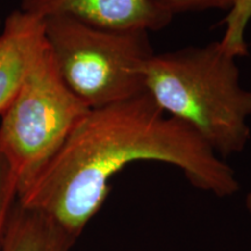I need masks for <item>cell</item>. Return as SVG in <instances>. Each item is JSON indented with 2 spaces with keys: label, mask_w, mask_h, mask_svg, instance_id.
Segmentation results:
<instances>
[{
  "label": "cell",
  "mask_w": 251,
  "mask_h": 251,
  "mask_svg": "<svg viewBox=\"0 0 251 251\" xmlns=\"http://www.w3.org/2000/svg\"><path fill=\"white\" fill-rule=\"evenodd\" d=\"M140 161L177 166L194 187L219 198L240 191L233 169L146 91L90 109L18 201L78 240L107 199L112 178Z\"/></svg>",
  "instance_id": "6da1fadb"
},
{
  "label": "cell",
  "mask_w": 251,
  "mask_h": 251,
  "mask_svg": "<svg viewBox=\"0 0 251 251\" xmlns=\"http://www.w3.org/2000/svg\"><path fill=\"white\" fill-rule=\"evenodd\" d=\"M236 59L214 41L153 54L146 68L153 101L222 159L242 152L251 135V91L241 85Z\"/></svg>",
  "instance_id": "7a4b0ae2"
},
{
  "label": "cell",
  "mask_w": 251,
  "mask_h": 251,
  "mask_svg": "<svg viewBox=\"0 0 251 251\" xmlns=\"http://www.w3.org/2000/svg\"><path fill=\"white\" fill-rule=\"evenodd\" d=\"M43 28L58 75L90 109L146 92V68L155 54L149 31L107 29L65 15L43 19Z\"/></svg>",
  "instance_id": "3957f363"
},
{
  "label": "cell",
  "mask_w": 251,
  "mask_h": 251,
  "mask_svg": "<svg viewBox=\"0 0 251 251\" xmlns=\"http://www.w3.org/2000/svg\"><path fill=\"white\" fill-rule=\"evenodd\" d=\"M89 111L62 80L46 41L0 115V151L17 178L19 196Z\"/></svg>",
  "instance_id": "277c9868"
},
{
  "label": "cell",
  "mask_w": 251,
  "mask_h": 251,
  "mask_svg": "<svg viewBox=\"0 0 251 251\" xmlns=\"http://www.w3.org/2000/svg\"><path fill=\"white\" fill-rule=\"evenodd\" d=\"M19 9L40 19L65 15L96 27L149 33L169 26L174 18L152 0H20Z\"/></svg>",
  "instance_id": "5b68a950"
},
{
  "label": "cell",
  "mask_w": 251,
  "mask_h": 251,
  "mask_svg": "<svg viewBox=\"0 0 251 251\" xmlns=\"http://www.w3.org/2000/svg\"><path fill=\"white\" fill-rule=\"evenodd\" d=\"M46 45L43 19L17 9L0 30V115L8 107Z\"/></svg>",
  "instance_id": "8992f818"
},
{
  "label": "cell",
  "mask_w": 251,
  "mask_h": 251,
  "mask_svg": "<svg viewBox=\"0 0 251 251\" xmlns=\"http://www.w3.org/2000/svg\"><path fill=\"white\" fill-rule=\"evenodd\" d=\"M76 242L47 216L17 201L0 251H70Z\"/></svg>",
  "instance_id": "52a82bcc"
},
{
  "label": "cell",
  "mask_w": 251,
  "mask_h": 251,
  "mask_svg": "<svg viewBox=\"0 0 251 251\" xmlns=\"http://www.w3.org/2000/svg\"><path fill=\"white\" fill-rule=\"evenodd\" d=\"M250 20L251 0H236L224 20L226 29L220 43L228 54L236 58L248 55L246 30Z\"/></svg>",
  "instance_id": "ba28073f"
},
{
  "label": "cell",
  "mask_w": 251,
  "mask_h": 251,
  "mask_svg": "<svg viewBox=\"0 0 251 251\" xmlns=\"http://www.w3.org/2000/svg\"><path fill=\"white\" fill-rule=\"evenodd\" d=\"M19 199V185L8 162L0 151V249L12 212Z\"/></svg>",
  "instance_id": "9c48e42d"
},
{
  "label": "cell",
  "mask_w": 251,
  "mask_h": 251,
  "mask_svg": "<svg viewBox=\"0 0 251 251\" xmlns=\"http://www.w3.org/2000/svg\"><path fill=\"white\" fill-rule=\"evenodd\" d=\"M163 11L174 17L175 14L185 12L207 11V9H220L227 11L233 8L236 0H152Z\"/></svg>",
  "instance_id": "30bf717a"
},
{
  "label": "cell",
  "mask_w": 251,
  "mask_h": 251,
  "mask_svg": "<svg viewBox=\"0 0 251 251\" xmlns=\"http://www.w3.org/2000/svg\"><path fill=\"white\" fill-rule=\"evenodd\" d=\"M246 208L251 216V192L248 193L246 197Z\"/></svg>",
  "instance_id": "8fae6325"
},
{
  "label": "cell",
  "mask_w": 251,
  "mask_h": 251,
  "mask_svg": "<svg viewBox=\"0 0 251 251\" xmlns=\"http://www.w3.org/2000/svg\"><path fill=\"white\" fill-rule=\"evenodd\" d=\"M0 26H1V23H0Z\"/></svg>",
  "instance_id": "7c38bea8"
}]
</instances>
